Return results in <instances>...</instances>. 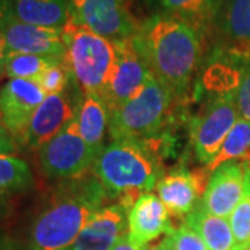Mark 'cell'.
I'll list each match as a JSON object with an SVG mask.
<instances>
[{
  "label": "cell",
  "mask_w": 250,
  "mask_h": 250,
  "mask_svg": "<svg viewBox=\"0 0 250 250\" xmlns=\"http://www.w3.org/2000/svg\"><path fill=\"white\" fill-rule=\"evenodd\" d=\"M229 225L235 239L233 250H246L250 248V168L246 163L243 196L229 215Z\"/></svg>",
  "instance_id": "obj_24"
},
{
  "label": "cell",
  "mask_w": 250,
  "mask_h": 250,
  "mask_svg": "<svg viewBox=\"0 0 250 250\" xmlns=\"http://www.w3.org/2000/svg\"><path fill=\"white\" fill-rule=\"evenodd\" d=\"M188 227H190L205 242L207 250H233L235 239L229 221L210 214L202 202L185 217Z\"/></svg>",
  "instance_id": "obj_19"
},
{
  "label": "cell",
  "mask_w": 250,
  "mask_h": 250,
  "mask_svg": "<svg viewBox=\"0 0 250 250\" xmlns=\"http://www.w3.org/2000/svg\"><path fill=\"white\" fill-rule=\"evenodd\" d=\"M246 250H250V248H248V249H246Z\"/></svg>",
  "instance_id": "obj_39"
},
{
  "label": "cell",
  "mask_w": 250,
  "mask_h": 250,
  "mask_svg": "<svg viewBox=\"0 0 250 250\" xmlns=\"http://www.w3.org/2000/svg\"><path fill=\"white\" fill-rule=\"evenodd\" d=\"M67 52L62 64L82 92L103 99L116 64V45L74 18L62 28ZM103 102V100H102Z\"/></svg>",
  "instance_id": "obj_4"
},
{
  "label": "cell",
  "mask_w": 250,
  "mask_h": 250,
  "mask_svg": "<svg viewBox=\"0 0 250 250\" xmlns=\"http://www.w3.org/2000/svg\"><path fill=\"white\" fill-rule=\"evenodd\" d=\"M149 70L177 98L196 75L203 39L195 28L171 14L147 20L134 36Z\"/></svg>",
  "instance_id": "obj_1"
},
{
  "label": "cell",
  "mask_w": 250,
  "mask_h": 250,
  "mask_svg": "<svg viewBox=\"0 0 250 250\" xmlns=\"http://www.w3.org/2000/svg\"><path fill=\"white\" fill-rule=\"evenodd\" d=\"M243 161H245V163L248 164V167L250 168V150H249V153H248V156H246V159H245Z\"/></svg>",
  "instance_id": "obj_36"
},
{
  "label": "cell",
  "mask_w": 250,
  "mask_h": 250,
  "mask_svg": "<svg viewBox=\"0 0 250 250\" xmlns=\"http://www.w3.org/2000/svg\"><path fill=\"white\" fill-rule=\"evenodd\" d=\"M146 250H172V239H171V235H166L160 242L154 243L152 246H149Z\"/></svg>",
  "instance_id": "obj_31"
},
{
  "label": "cell",
  "mask_w": 250,
  "mask_h": 250,
  "mask_svg": "<svg viewBox=\"0 0 250 250\" xmlns=\"http://www.w3.org/2000/svg\"><path fill=\"white\" fill-rule=\"evenodd\" d=\"M114 45L117 52L116 64L106 93L102 99L108 113L121 107L138 95L153 75L135 45L134 36L117 41Z\"/></svg>",
  "instance_id": "obj_9"
},
{
  "label": "cell",
  "mask_w": 250,
  "mask_h": 250,
  "mask_svg": "<svg viewBox=\"0 0 250 250\" xmlns=\"http://www.w3.org/2000/svg\"><path fill=\"white\" fill-rule=\"evenodd\" d=\"M98 154L82 139L74 120L39 150V164L49 178L74 179L88 174Z\"/></svg>",
  "instance_id": "obj_6"
},
{
  "label": "cell",
  "mask_w": 250,
  "mask_h": 250,
  "mask_svg": "<svg viewBox=\"0 0 250 250\" xmlns=\"http://www.w3.org/2000/svg\"><path fill=\"white\" fill-rule=\"evenodd\" d=\"M10 52L35 54L62 62L67 45L62 28H50L21 22L9 17L0 25Z\"/></svg>",
  "instance_id": "obj_10"
},
{
  "label": "cell",
  "mask_w": 250,
  "mask_h": 250,
  "mask_svg": "<svg viewBox=\"0 0 250 250\" xmlns=\"http://www.w3.org/2000/svg\"><path fill=\"white\" fill-rule=\"evenodd\" d=\"M108 193L92 174L68 179L36 215L29 232V250H67L92 215L103 208Z\"/></svg>",
  "instance_id": "obj_2"
},
{
  "label": "cell",
  "mask_w": 250,
  "mask_h": 250,
  "mask_svg": "<svg viewBox=\"0 0 250 250\" xmlns=\"http://www.w3.org/2000/svg\"><path fill=\"white\" fill-rule=\"evenodd\" d=\"M172 100L174 95L152 75L138 95L108 113V134L113 141H146L167 121Z\"/></svg>",
  "instance_id": "obj_5"
},
{
  "label": "cell",
  "mask_w": 250,
  "mask_h": 250,
  "mask_svg": "<svg viewBox=\"0 0 250 250\" xmlns=\"http://www.w3.org/2000/svg\"><path fill=\"white\" fill-rule=\"evenodd\" d=\"M70 72L65 68V65L62 62H57L50 65L49 68H46L42 72L35 82L41 86V89L46 93V96L49 95H60L64 92L68 80H70Z\"/></svg>",
  "instance_id": "obj_26"
},
{
  "label": "cell",
  "mask_w": 250,
  "mask_h": 250,
  "mask_svg": "<svg viewBox=\"0 0 250 250\" xmlns=\"http://www.w3.org/2000/svg\"><path fill=\"white\" fill-rule=\"evenodd\" d=\"M238 120L239 113L233 93L220 95L208 102L192 125V141L197 160L206 166L213 160Z\"/></svg>",
  "instance_id": "obj_7"
},
{
  "label": "cell",
  "mask_w": 250,
  "mask_h": 250,
  "mask_svg": "<svg viewBox=\"0 0 250 250\" xmlns=\"http://www.w3.org/2000/svg\"><path fill=\"white\" fill-rule=\"evenodd\" d=\"M32 179L27 161L13 156H0V193L24 190L32 185Z\"/></svg>",
  "instance_id": "obj_25"
},
{
  "label": "cell",
  "mask_w": 250,
  "mask_h": 250,
  "mask_svg": "<svg viewBox=\"0 0 250 250\" xmlns=\"http://www.w3.org/2000/svg\"><path fill=\"white\" fill-rule=\"evenodd\" d=\"M250 150V121L239 118L233 128L227 135L220 152L206 166L205 170L211 174L213 171L228 161L245 160Z\"/></svg>",
  "instance_id": "obj_22"
},
{
  "label": "cell",
  "mask_w": 250,
  "mask_h": 250,
  "mask_svg": "<svg viewBox=\"0 0 250 250\" xmlns=\"http://www.w3.org/2000/svg\"><path fill=\"white\" fill-rule=\"evenodd\" d=\"M72 18L111 42L132 38L139 31L126 0H71Z\"/></svg>",
  "instance_id": "obj_8"
},
{
  "label": "cell",
  "mask_w": 250,
  "mask_h": 250,
  "mask_svg": "<svg viewBox=\"0 0 250 250\" xmlns=\"http://www.w3.org/2000/svg\"><path fill=\"white\" fill-rule=\"evenodd\" d=\"M161 6L167 14L181 18L195 28L203 39L217 20L221 7L220 0H161Z\"/></svg>",
  "instance_id": "obj_20"
},
{
  "label": "cell",
  "mask_w": 250,
  "mask_h": 250,
  "mask_svg": "<svg viewBox=\"0 0 250 250\" xmlns=\"http://www.w3.org/2000/svg\"><path fill=\"white\" fill-rule=\"evenodd\" d=\"M170 213L160 197L142 193L128 211V236L136 246L146 250L161 235L172 232Z\"/></svg>",
  "instance_id": "obj_15"
},
{
  "label": "cell",
  "mask_w": 250,
  "mask_h": 250,
  "mask_svg": "<svg viewBox=\"0 0 250 250\" xmlns=\"http://www.w3.org/2000/svg\"><path fill=\"white\" fill-rule=\"evenodd\" d=\"M0 250H20L17 243L6 235H0Z\"/></svg>",
  "instance_id": "obj_33"
},
{
  "label": "cell",
  "mask_w": 250,
  "mask_h": 250,
  "mask_svg": "<svg viewBox=\"0 0 250 250\" xmlns=\"http://www.w3.org/2000/svg\"><path fill=\"white\" fill-rule=\"evenodd\" d=\"M233 98L239 118L250 121V57H241V80Z\"/></svg>",
  "instance_id": "obj_27"
},
{
  "label": "cell",
  "mask_w": 250,
  "mask_h": 250,
  "mask_svg": "<svg viewBox=\"0 0 250 250\" xmlns=\"http://www.w3.org/2000/svg\"><path fill=\"white\" fill-rule=\"evenodd\" d=\"M128 211L120 202L100 208L67 250H113L126 233Z\"/></svg>",
  "instance_id": "obj_16"
},
{
  "label": "cell",
  "mask_w": 250,
  "mask_h": 250,
  "mask_svg": "<svg viewBox=\"0 0 250 250\" xmlns=\"http://www.w3.org/2000/svg\"><path fill=\"white\" fill-rule=\"evenodd\" d=\"M245 161H228L217 167L207 182L202 205L210 214L227 218L243 196Z\"/></svg>",
  "instance_id": "obj_13"
},
{
  "label": "cell",
  "mask_w": 250,
  "mask_h": 250,
  "mask_svg": "<svg viewBox=\"0 0 250 250\" xmlns=\"http://www.w3.org/2000/svg\"><path fill=\"white\" fill-rule=\"evenodd\" d=\"M0 132H7V129L4 128V124H3V116H1V108H0Z\"/></svg>",
  "instance_id": "obj_35"
},
{
  "label": "cell",
  "mask_w": 250,
  "mask_h": 250,
  "mask_svg": "<svg viewBox=\"0 0 250 250\" xmlns=\"http://www.w3.org/2000/svg\"><path fill=\"white\" fill-rule=\"evenodd\" d=\"M170 235L172 250H207L202 238L185 223L178 228H174Z\"/></svg>",
  "instance_id": "obj_28"
},
{
  "label": "cell",
  "mask_w": 250,
  "mask_h": 250,
  "mask_svg": "<svg viewBox=\"0 0 250 250\" xmlns=\"http://www.w3.org/2000/svg\"><path fill=\"white\" fill-rule=\"evenodd\" d=\"M9 4L7 0H0V25L4 22V20L9 17Z\"/></svg>",
  "instance_id": "obj_34"
},
{
  "label": "cell",
  "mask_w": 250,
  "mask_h": 250,
  "mask_svg": "<svg viewBox=\"0 0 250 250\" xmlns=\"http://www.w3.org/2000/svg\"><path fill=\"white\" fill-rule=\"evenodd\" d=\"M93 175L110 197L129 210L139 193L153 190L164 177L157 147L150 141H113L102 147L93 163Z\"/></svg>",
  "instance_id": "obj_3"
},
{
  "label": "cell",
  "mask_w": 250,
  "mask_h": 250,
  "mask_svg": "<svg viewBox=\"0 0 250 250\" xmlns=\"http://www.w3.org/2000/svg\"><path fill=\"white\" fill-rule=\"evenodd\" d=\"M75 110L64 93L49 95L32 116L20 143L31 150H41L56 135L75 120Z\"/></svg>",
  "instance_id": "obj_14"
},
{
  "label": "cell",
  "mask_w": 250,
  "mask_h": 250,
  "mask_svg": "<svg viewBox=\"0 0 250 250\" xmlns=\"http://www.w3.org/2000/svg\"><path fill=\"white\" fill-rule=\"evenodd\" d=\"M220 1H221V4H223V0H220Z\"/></svg>",
  "instance_id": "obj_38"
},
{
  "label": "cell",
  "mask_w": 250,
  "mask_h": 250,
  "mask_svg": "<svg viewBox=\"0 0 250 250\" xmlns=\"http://www.w3.org/2000/svg\"><path fill=\"white\" fill-rule=\"evenodd\" d=\"M217 21L224 38L220 52L250 57V0H223Z\"/></svg>",
  "instance_id": "obj_17"
},
{
  "label": "cell",
  "mask_w": 250,
  "mask_h": 250,
  "mask_svg": "<svg viewBox=\"0 0 250 250\" xmlns=\"http://www.w3.org/2000/svg\"><path fill=\"white\" fill-rule=\"evenodd\" d=\"M46 93L35 81L10 80L0 90V108L3 124L10 135L21 141Z\"/></svg>",
  "instance_id": "obj_11"
},
{
  "label": "cell",
  "mask_w": 250,
  "mask_h": 250,
  "mask_svg": "<svg viewBox=\"0 0 250 250\" xmlns=\"http://www.w3.org/2000/svg\"><path fill=\"white\" fill-rule=\"evenodd\" d=\"M9 13L21 22L64 28L72 17L71 0H7Z\"/></svg>",
  "instance_id": "obj_18"
},
{
  "label": "cell",
  "mask_w": 250,
  "mask_h": 250,
  "mask_svg": "<svg viewBox=\"0 0 250 250\" xmlns=\"http://www.w3.org/2000/svg\"><path fill=\"white\" fill-rule=\"evenodd\" d=\"M113 250H143V249H141L139 246H136L134 242H131L129 236H128V232H126L124 236L118 241V243L114 246V249Z\"/></svg>",
  "instance_id": "obj_30"
},
{
  "label": "cell",
  "mask_w": 250,
  "mask_h": 250,
  "mask_svg": "<svg viewBox=\"0 0 250 250\" xmlns=\"http://www.w3.org/2000/svg\"><path fill=\"white\" fill-rule=\"evenodd\" d=\"M16 150V145L9 132H0V156H10Z\"/></svg>",
  "instance_id": "obj_29"
},
{
  "label": "cell",
  "mask_w": 250,
  "mask_h": 250,
  "mask_svg": "<svg viewBox=\"0 0 250 250\" xmlns=\"http://www.w3.org/2000/svg\"><path fill=\"white\" fill-rule=\"evenodd\" d=\"M81 136L96 152L102 150L104 132L108 128V110L102 99L86 95L75 117Z\"/></svg>",
  "instance_id": "obj_21"
},
{
  "label": "cell",
  "mask_w": 250,
  "mask_h": 250,
  "mask_svg": "<svg viewBox=\"0 0 250 250\" xmlns=\"http://www.w3.org/2000/svg\"><path fill=\"white\" fill-rule=\"evenodd\" d=\"M62 62L60 60H54L49 57H42V56H35V54L16 53V52H9L7 59L4 62L3 74L9 77L10 80H31L35 81L46 68L50 65Z\"/></svg>",
  "instance_id": "obj_23"
},
{
  "label": "cell",
  "mask_w": 250,
  "mask_h": 250,
  "mask_svg": "<svg viewBox=\"0 0 250 250\" xmlns=\"http://www.w3.org/2000/svg\"><path fill=\"white\" fill-rule=\"evenodd\" d=\"M9 52L10 50L7 47V43H6L4 35H3V32L0 29V71H3V68H4V62H6Z\"/></svg>",
  "instance_id": "obj_32"
},
{
  "label": "cell",
  "mask_w": 250,
  "mask_h": 250,
  "mask_svg": "<svg viewBox=\"0 0 250 250\" xmlns=\"http://www.w3.org/2000/svg\"><path fill=\"white\" fill-rule=\"evenodd\" d=\"M208 178L206 170L171 171L157 184L159 197L171 215L184 218L202 202Z\"/></svg>",
  "instance_id": "obj_12"
},
{
  "label": "cell",
  "mask_w": 250,
  "mask_h": 250,
  "mask_svg": "<svg viewBox=\"0 0 250 250\" xmlns=\"http://www.w3.org/2000/svg\"><path fill=\"white\" fill-rule=\"evenodd\" d=\"M1 75H3V71H0V78H1Z\"/></svg>",
  "instance_id": "obj_37"
}]
</instances>
